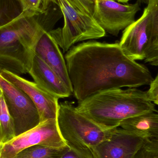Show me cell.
Listing matches in <instances>:
<instances>
[{
	"label": "cell",
	"mask_w": 158,
	"mask_h": 158,
	"mask_svg": "<svg viewBox=\"0 0 158 158\" xmlns=\"http://www.w3.org/2000/svg\"><path fill=\"white\" fill-rule=\"evenodd\" d=\"M65 59L78 102L108 89L149 85L154 79L145 66L123 52L119 43H83L71 47Z\"/></svg>",
	"instance_id": "6da1fadb"
},
{
	"label": "cell",
	"mask_w": 158,
	"mask_h": 158,
	"mask_svg": "<svg viewBox=\"0 0 158 158\" xmlns=\"http://www.w3.org/2000/svg\"><path fill=\"white\" fill-rule=\"evenodd\" d=\"M83 115L107 130L119 127L126 119L157 111L147 92L136 88H114L92 95L78 102Z\"/></svg>",
	"instance_id": "7a4b0ae2"
},
{
	"label": "cell",
	"mask_w": 158,
	"mask_h": 158,
	"mask_svg": "<svg viewBox=\"0 0 158 158\" xmlns=\"http://www.w3.org/2000/svg\"><path fill=\"white\" fill-rule=\"evenodd\" d=\"M45 31L36 16L24 13L0 27V73L6 70L19 76L29 74L37 44Z\"/></svg>",
	"instance_id": "3957f363"
},
{
	"label": "cell",
	"mask_w": 158,
	"mask_h": 158,
	"mask_svg": "<svg viewBox=\"0 0 158 158\" xmlns=\"http://www.w3.org/2000/svg\"><path fill=\"white\" fill-rule=\"evenodd\" d=\"M56 121L67 145L77 149H90L107 138L112 130L99 126L67 101L59 103Z\"/></svg>",
	"instance_id": "277c9868"
},
{
	"label": "cell",
	"mask_w": 158,
	"mask_h": 158,
	"mask_svg": "<svg viewBox=\"0 0 158 158\" xmlns=\"http://www.w3.org/2000/svg\"><path fill=\"white\" fill-rule=\"evenodd\" d=\"M64 16V27L52 30L50 34L63 52H68L79 42L98 39L105 36V31L92 16L84 14L74 8L68 0H55Z\"/></svg>",
	"instance_id": "5b68a950"
},
{
	"label": "cell",
	"mask_w": 158,
	"mask_h": 158,
	"mask_svg": "<svg viewBox=\"0 0 158 158\" xmlns=\"http://www.w3.org/2000/svg\"><path fill=\"white\" fill-rule=\"evenodd\" d=\"M0 89L15 122L16 136L39 125L40 115L28 96L0 74Z\"/></svg>",
	"instance_id": "8992f818"
},
{
	"label": "cell",
	"mask_w": 158,
	"mask_h": 158,
	"mask_svg": "<svg viewBox=\"0 0 158 158\" xmlns=\"http://www.w3.org/2000/svg\"><path fill=\"white\" fill-rule=\"evenodd\" d=\"M37 145L52 148L67 145L59 132L56 119L40 123L3 144L0 158H14L24 149Z\"/></svg>",
	"instance_id": "52a82bcc"
},
{
	"label": "cell",
	"mask_w": 158,
	"mask_h": 158,
	"mask_svg": "<svg viewBox=\"0 0 158 158\" xmlns=\"http://www.w3.org/2000/svg\"><path fill=\"white\" fill-rule=\"evenodd\" d=\"M140 4H123L114 0H95L93 17L106 32L117 36L135 21Z\"/></svg>",
	"instance_id": "ba28073f"
},
{
	"label": "cell",
	"mask_w": 158,
	"mask_h": 158,
	"mask_svg": "<svg viewBox=\"0 0 158 158\" xmlns=\"http://www.w3.org/2000/svg\"><path fill=\"white\" fill-rule=\"evenodd\" d=\"M155 0H150L142 16L123 30L120 46L131 59L144 60L149 45Z\"/></svg>",
	"instance_id": "9c48e42d"
},
{
	"label": "cell",
	"mask_w": 158,
	"mask_h": 158,
	"mask_svg": "<svg viewBox=\"0 0 158 158\" xmlns=\"http://www.w3.org/2000/svg\"><path fill=\"white\" fill-rule=\"evenodd\" d=\"M144 142L140 135L118 127L90 150L94 158H134Z\"/></svg>",
	"instance_id": "30bf717a"
},
{
	"label": "cell",
	"mask_w": 158,
	"mask_h": 158,
	"mask_svg": "<svg viewBox=\"0 0 158 158\" xmlns=\"http://www.w3.org/2000/svg\"><path fill=\"white\" fill-rule=\"evenodd\" d=\"M0 74L28 96L38 110L40 123L56 119L59 106L57 98L43 90L34 82L6 70H3Z\"/></svg>",
	"instance_id": "8fae6325"
},
{
	"label": "cell",
	"mask_w": 158,
	"mask_h": 158,
	"mask_svg": "<svg viewBox=\"0 0 158 158\" xmlns=\"http://www.w3.org/2000/svg\"><path fill=\"white\" fill-rule=\"evenodd\" d=\"M35 55L43 60L54 70L73 93L65 59L59 45L50 32L45 31L41 36L36 46Z\"/></svg>",
	"instance_id": "7c38bea8"
},
{
	"label": "cell",
	"mask_w": 158,
	"mask_h": 158,
	"mask_svg": "<svg viewBox=\"0 0 158 158\" xmlns=\"http://www.w3.org/2000/svg\"><path fill=\"white\" fill-rule=\"evenodd\" d=\"M29 74L40 87L58 99L73 94L57 74L36 55Z\"/></svg>",
	"instance_id": "4fadbf2b"
},
{
	"label": "cell",
	"mask_w": 158,
	"mask_h": 158,
	"mask_svg": "<svg viewBox=\"0 0 158 158\" xmlns=\"http://www.w3.org/2000/svg\"><path fill=\"white\" fill-rule=\"evenodd\" d=\"M119 127L150 142H158V111H150L126 119Z\"/></svg>",
	"instance_id": "5bb4252c"
},
{
	"label": "cell",
	"mask_w": 158,
	"mask_h": 158,
	"mask_svg": "<svg viewBox=\"0 0 158 158\" xmlns=\"http://www.w3.org/2000/svg\"><path fill=\"white\" fill-rule=\"evenodd\" d=\"M16 136L14 118L9 112L2 92H0V143H6Z\"/></svg>",
	"instance_id": "9a60e30c"
},
{
	"label": "cell",
	"mask_w": 158,
	"mask_h": 158,
	"mask_svg": "<svg viewBox=\"0 0 158 158\" xmlns=\"http://www.w3.org/2000/svg\"><path fill=\"white\" fill-rule=\"evenodd\" d=\"M69 148L67 145L52 148L37 145L24 149L14 158H61Z\"/></svg>",
	"instance_id": "2e32d148"
},
{
	"label": "cell",
	"mask_w": 158,
	"mask_h": 158,
	"mask_svg": "<svg viewBox=\"0 0 158 158\" xmlns=\"http://www.w3.org/2000/svg\"><path fill=\"white\" fill-rule=\"evenodd\" d=\"M23 13L20 0H0V27L15 20Z\"/></svg>",
	"instance_id": "e0dca14e"
},
{
	"label": "cell",
	"mask_w": 158,
	"mask_h": 158,
	"mask_svg": "<svg viewBox=\"0 0 158 158\" xmlns=\"http://www.w3.org/2000/svg\"><path fill=\"white\" fill-rule=\"evenodd\" d=\"M158 58V0H155L152 12L151 34L144 62Z\"/></svg>",
	"instance_id": "ac0fdd59"
},
{
	"label": "cell",
	"mask_w": 158,
	"mask_h": 158,
	"mask_svg": "<svg viewBox=\"0 0 158 158\" xmlns=\"http://www.w3.org/2000/svg\"><path fill=\"white\" fill-rule=\"evenodd\" d=\"M134 158H158V142L145 140L143 144Z\"/></svg>",
	"instance_id": "d6986e66"
},
{
	"label": "cell",
	"mask_w": 158,
	"mask_h": 158,
	"mask_svg": "<svg viewBox=\"0 0 158 158\" xmlns=\"http://www.w3.org/2000/svg\"><path fill=\"white\" fill-rule=\"evenodd\" d=\"M42 0H20L23 12L28 16H35L43 14L41 9Z\"/></svg>",
	"instance_id": "ffe728a7"
},
{
	"label": "cell",
	"mask_w": 158,
	"mask_h": 158,
	"mask_svg": "<svg viewBox=\"0 0 158 158\" xmlns=\"http://www.w3.org/2000/svg\"><path fill=\"white\" fill-rule=\"evenodd\" d=\"M69 3L77 10L93 16L95 0H68Z\"/></svg>",
	"instance_id": "44dd1931"
},
{
	"label": "cell",
	"mask_w": 158,
	"mask_h": 158,
	"mask_svg": "<svg viewBox=\"0 0 158 158\" xmlns=\"http://www.w3.org/2000/svg\"><path fill=\"white\" fill-rule=\"evenodd\" d=\"M61 158H94L90 149L70 148Z\"/></svg>",
	"instance_id": "7402d4cb"
},
{
	"label": "cell",
	"mask_w": 158,
	"mask_h": 158,
	"mask_svg": "<svg viewBox=\"0 0 158 158\" xmlns=\"http://www.w3.org/2000/svg\"><path fill=\"white\" fill-rule=\"evenodd\" d=\"M147 92L148 99L153 103L158 100V73L149 85Z\"/></svg>",
	"instance_id": "603a6c76"
},
{
	"label": "cell",
	"mask_w": 158,
	"mask_h": 158,
	"mask_svg": "<svg viewBox=\"0 0 158 158\" xmlns=\"http://www.w3.org/2000/svg\"><path fill=\"white\" fill-rule=\"evenodd\" d=\"M52 0H42V1L41 6V9L43 12H44L46 11V9L49 7L51 3H52Z\"/></svg>",
	"instance_id": "cb8c5ba5"
},
{
	"label": "cell",
	"mask_w": 158,
	"mask_h": 158,
	"mask_svg": "<svg viewBox=\"0 0 158 158\" xmlns=\"http://www.w3.org/2000/svg\"><path fill=\"white\" fill-rule=\"evenodd\" d=\"M148 64L153 66H158V58L151 60L148 62Z\"/></svg>",
	"instance_id": "d4e9b609"
},
{
	"label": "cell",
	"mask_w": 158,
	"mask_h": 158,
	"mask_svg": "<svg viewBox=\"0 0 158 158\" xmlns=\"http://www.w3.org/2000/svg\"><path fill=\"white\" fill-rule=\"evenodd\" d=\"M139 2H141L144 3L146 4H148L150 0H139Z\"/></svg>",
	"instance_id": "484cf974"
},
{
	"label": "cell",
	"mask_w": 158,
	"mask_h": 158,
	"mask_svg": "<svg viewBox=\"0 0 158 158\" xmlns=\"http://www.w3.org/2000/svg\"><path fill=\"white\" fill-rule=\"evenodd\" d=\"M117 1L120 2L126 3L129 2V1H130V0H117Z\"/></svg>",
	"instance_id": "4316f807"
},
{
	"label": "cell",
	"mask_w": 158,
	"mask_h": 158,
	"mask_svg": "<svg viewBox=\"0 0 158 158\" xmlns=\"http://www.w3.org/2000/svg\"><path fill=\"white\" fill-rule=\"evenodd\" d=\"M3 144L0 143V157H1V152H2V148Z\"/></svg>",
	"instance_id": "83f0119b"
},
{
	"label": "cell",
	"mask_w": 158,
	"mask_h": 158,
	"mask_svg": "<svg viewBox=\"0 0 158 158\" xmlns=\"http://www.w3.org/2000/svg\"><path fill=\"white\" fill-rule=\"evenodd\" d=\"M154 103H155L156 105H158V100H157V101H156L155 102H154Z\"/></svg>",
	"instance_id": "f1b7e54d"
},
{
	"label": "cell",
	"mask_w": 158,
	"mask_h": 158,
	"mask_svg": "<svg viewBox=\"0 0 158 158\" xmlns=\"http://www.w3.org/2000/svg\"><path fill=\"white\" fill-rule=\"evenodd\" d=\"M1 89H0V92H1Z\"/></svg>",
	"instance_id": "f546056e"
}]
</instances>
